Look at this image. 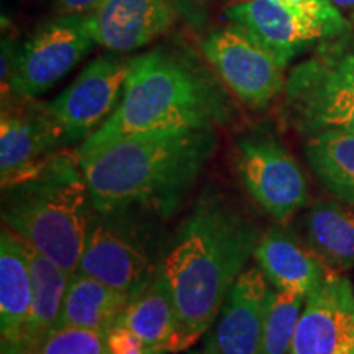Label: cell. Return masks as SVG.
<instances>
[{"instance_id":"obj_12","label":"cell","mask_w":354,"mask_h":354,"mask_svg":"<svg viewBox=\"0 0 354 354\" xmlns=\"http://www.w3.org/2000/svg\"><path fill=\"white\" fill-rule=\"evenodd\" d=\"M68 146L50 104L15 94L2 95L0 185L7 187Z\"/></svg>"},{"instance_id":"obj_11","label":"cell","mask_w":354,"mask_h":354,"mask_svg":"<svg viewBox=\"0 0 354 354\" xmlns=\"http://www.w3.org/2000/svg\"><path fill=\"white\" fill-rule=\"evenodd\" d=\"M130 63L123 53L110 51L95 57L73 84L48 102L68 146L82 143L109 120L122 100Z\"/></svg>"},{"instance_id":"obj_29","label":"cell","mask_w":354,"mask_h":354,"mask_svg":"<svg viewBox=\"0 0 354 354\" xmlns=\"http://www.w3.org/2000/svg\"><path fill=\"white\" fill-rule=\"evenodd\" d=\"M194 354H220V353H215V351H212V349H209V348H203V349H201V351H196Z\"/></svg>"},{"instance_id":"obj_10","label":"cell","mask_w":354,"mask_h":354,"mask_svg":"<svg viewBox=\"0 0 354 354\" xmlns=\"http://www.w3.org/2000/svg\"><path fill=\"white\" fill-rule=\"evenodd\" d=\"M202 53L221 84L248 107H268L284 92V68L241 26L210 32L202 39Z\"/></svg>"},{"instance_id":"obj_21","label":"cell","mask_w":354,"mask_h":354,"mask_svg":"<svg viewBox=\"0 0 354 354\" xmlns=\"http://www.w3.org/2000/svg\"><path fill=\"white\" fill-rule=\"evenodd\" d=\"M305 158L323 187L354 207V131L325 130L307 136Z\"/></svg>"},{"instance_id":"obj_5","label":"cell","mask_w":354,"mask_h":354,"mask_svg":"<svg viewBox=\"0 0 354 354\" xmlns=\"http://www.w3.org/2000/svg\"><path fill=\"white\" fill-rule=\"evenodd\" d=\"M286 109L305 136L325 130L354 131V26L317 44L286 79Z\"/></svg>"},{"instance_id":"obj_17","label":"cell","mask_w":354,"mask_h":354,"mask_svg":"<svg viewBox=\"0 0 354 354\" xmlns=\"http://www.w3.org/2000/svg\"><path fill=\"white\" fill-rule=\"evenodd\" d=\"M33 302L28 246L7 227L0 233V336L17 342L25 333Z\"/></svg>"},{"instance_id":"obj_30","label":"cell","mask_w":354,"mask_h":354,"mask_svg":"<svg viewBox=\"0 0 354 354\" xmlns=\"http://www.w3.org/2000/svg\"><path fill=\"white\" fill-rule=\"evenodd\" d=\"M240 2H246V0H228L230 6H232V3H240Z\"/></svg>"},{"instance_id":"obj_28","label":"cell","mask_w":354,"mask_h":354,"mask_svg":"<svg viewBox=\"0 0 354 354\" xmlns=\"http://www.w3.org/2000/svg\"><path fill=\"white\" fill-rule=\"evenodd\" d=\"M339 10H354V0H331Z\"/></svg>"},{"instance_id":"obj_20","label":"cell","mask_w":354,"mask_h":354,"mask_svg":"<svg viewBox=\"0 0 354 354\" xmlns=\"http://www.w3.org/2000/svg\"><path fill=\"white\" fill-rule=\"evenodd\" d=\"M130 297L86 272L71 277L61 325H73L107 335L117 325Z\"/></svg>"},{"instance_id":"obj_13","label":"cell","mask_w":354,"mask_h":354,"mask_svg":"<svg viewBox=\"0 0 354 354\" xmlns=\"http://www.w3.org/2000/svg\"><path fill=\"white\" fill-rule=\"evenodd\" d=\"M290 354H354V290L342 274L307 295Z\"/></svg>"},{"instance_id":"obj_16","label":"cell","mask_w":354,"mask_h":354,"mask_svg":"<svg viewBox=\"0 0 354 354\" xmlns=\"http://www.w3.org/2000/svg\"><path fill=\"white\" fill-rule=\"evenodd\" d=\"M254 258L277 290L308 295L331 272L307 243L297 240L284 228H271L261 234Z\"/></svg>"},{"instance_id":"obj_7","label":"cell","mask_w":354,"mask_h":354,"mask_svg":"<svg viewBox=\"0 0 354 354\" xmlns=\"http://www.w3.org/2000/svg\"><path fill=\"white\" fill-rule=\"evenodd\" d=\"M136 210H94L79 271L131 297L151 277L153 234Z\"/></svg>"},{"instance_id":"obj_19","label":"cell","mask_w":354,"mask_h":354,"mask_svg":"<svg viewBox=\"0 0 354 354\" xmlns=\"http://www.w3.org/2000/svg\"><path fill=\"white\" fill-rule=\"evenodd\" d=\"M304 241L331 271L354 268V207L342 201H320L302 220Z\"/></svg>"},{"instance_id":"obj_24","label":"cell","mask_w":354,"mask_h":354,"mask_svg":"<svg viewBox=\"0 0 354 354\" xmlns=\"http://www.w3.org/2000/svg\"><path fill=\"white\" fill-rule=\"evenodd\" d=\"M41 354H109L105 335L73 325H59L41 342Z\"/></svg>"},{"instance_id":"obj_14","label":"cell","mask_w":354,"mask_h":354,"mask_svg":"<svg viewBox=\"0 0 354 354\" xmlns=\"http://www.w3.org/2000/svg\"><path fill=\"white\" fill-rule=\"evenodd\" d=\"M272 294L259 266L245 269L221 305L205 346L220 354H261Z\"/></svg>"},{"instance_id":"obj_26","label":"cell","mask_w":354,"mask_h":354,"mask_svg":"<svg viewBox=\"0 0 354 354\" xmlns=\"http://www.w3.org/2000/svg\"><path fill=\"white\" fill-rule=\"evenodd\" d=\"M104 0H56V6L64 15H87L92 10H95L97 7Z\"/></svg>"},{"instance_id":"obj_25","label":"cell","mask_w":354,"mask_h":354,"mask_svg":"<svg viewBox=\"0 0 354 354\" xmlns=\"http://www.w3.org/2000/svg\"><path fill=\"white\" fill-rule=\"evenodd\" d=\"M105 342H107L109 354H161L148 346L138 335L133 333L130 328L120 323L110 328L109 333L105 335Z\"/></svg>"},{"instance_id":"obj_2","label":"cell","mask_w":354,"mask_h":354,"mask_svg":"<svg viewBox=\"0 0 354 354\" xmlns=\"http://www.w3.org/2000/svg\"><path fill=\"white\" fill-rule=\"evenodd\" d=\"M218 148L215 128H165L127 136L79 159L94 210L167 216Z\"/></svg>"},{"instance_id":"obj_9","label":"cell","mask_w":354,"mask_h":354,"mask_svg":"<svg viewBox=\"0 0 354 354\" xmlns=\"http://www.w3.org/2000/svg\"><path fill=\"white\" fill-rule=\"evenodd\" d=\"M234 166L246 192L279 225H286L308 202L302 167L281 141L251 133L236 141Z\"/></svg>"},{"instance_id":"obj_27","label":"cell","mask_w":354,"mask_h":354,"mask_svg":"<svg viewBox=\"0 0 354 354\" xmlns=\"http://www.w3.org/2000/svg\"><path fill=\"white\" fill-rule=\"evenodd\" d=\"M2 354H41V343L30 338L2 343Z\"/></svg>"},{"instance_id":"obj_6","label":"cell","mask_w":354,"mask_h":354,"mask_svg":"<svg viewBox=\"0 0 354 354\" xmlns=\"http://www.w3.org/2000/svg\"><path fill=\"white\" fill-rule=\"evenodd\" d=\"M225 19L241 26L284 69L313 44L353 26L331 0H246L225 8Z\"/></svg>"},{"instance_id":"obj_1","label":"cell","mask_w":354,"mask_h":354,"mask_svg":"<svg viewBox=\"0 0 354 354\" xmlns=\"http://www.w3.org/2000/svg\"><path fill=\"white\" fill-rule=\"evenodd\" d=\"M259 240L258 225L233 198L215 189L201 194L159 258L179 318L172 353L190 348L214 326Z\"/></svg>"},{"instance_id":"obj_23","label":"cell","mask_w":354,"mask_h":354,"mask_svg":"<svg viewBox=\"0 0 354 354\" xmlns=\"http://www.w3.org/2000/svg\"><path fill=\"white\" fill-rule=\"evenodd\" d=\"M307 295L299 292L274 290L266 315L261 354H290Z\"/></svg>"},{"instance_id":"obj_8","label":"cell","mask_w":354,"mask_h":354,"mask_svg":"<svg viewBox=\"0 0 354 354\" xmlns=\"http://www.w3.org/2000/svg\"><path fill=\"white\" fill-rule=\"evenodd\" d=\"M94 46L87 15L71 13L48 21L19 48L2 95L38 99L68 76Z\"/></svg>"},{"instance_id":"obj_18","label":"cell","mask_w":354,"mask_h":354,"mask_svg":"<svg viewBox=\"0 0 354 354\" xmlns=\"http://www.w3.org/2000/svg\"><path fill=\"white\" fill-rule=\"evenodd\" d=\"M117 323L130 328L161 354L174 351L179 318L174 297L159 263L151 277L128 300Z\"/></svg>"},{"instance_id":"obj_4","label":"cell","mask_w":354,"mask_h":354,"mask_svg":"<svg viewBox=\"0 0 354 354\" xmlns=\"http://www.w3.org/2000/svg\"><path fill=\"white\" fill-rule=\"evenodd\" d=\"M92 212L76 149H61L2 187L3 227L73 276L79 271Z\"/></svg>"},{"instance_id":"obj_22","label":"cell","mask_w":354,"mask_h":354,"mask_svg":"<svg viewBox=\"0 0 354 354\" xmlns=\"http://www.w3.org/2000/svg\"><path fill=\"white\" fill-rule=\"evenodd\" d=\"M28 246V245H26ZM33 276V302L28 323L21 338L41 343L46 335L61 325L63 305L73 274L59 268L55 261L28 246Z\"/></svg>"},{"instance_id":"obj_15","label":"cell","mask_w":354,"mask_h":354,"mask_svg":"<svg viewBox=\"0 0 354 354\" xmlns=\"http://www.w3.org/2000/svg\"><path fill=\"white\" fill-rule=\"evenodd\" d=\"M174 0H104L87 13L95 44L112 53H130L169 32Z\"/></svg>"},{"instance_id":"obj_3","label":"cell","mask_w":354,"mask_h":354,"mask_svg":"<svg viewBox=\"0 0 354 354\" xmlns=\"http://www.w3.org/2000/svg\"><path fill=\"white\" fill-rule=\"evenodd\" d=\"M232 118V102L205 68L183 55L153 50L131 57L122 100L109 120L84 140L77 158L165 128H215Z\"/></svg>"}]
</instances>
